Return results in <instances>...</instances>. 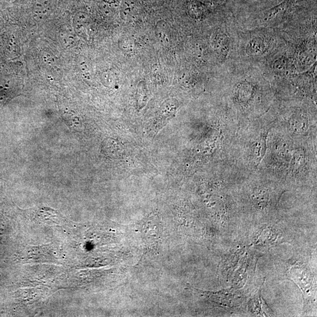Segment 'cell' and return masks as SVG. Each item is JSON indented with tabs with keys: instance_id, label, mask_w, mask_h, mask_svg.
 I'll list each match as a JSON object with an SVG mask.
<instances>
[{
	"instance_id": "obj_1",
	"label": "cell",
	"mask_w": 317,
	"mask_h": 317,
	"mask_svg": "<svg viewBox=\"0 0 317 317\" xmlns=\"http://www.w3.org/2000/svg\"><path fill=\"white\" fill-rule=\"evenodd\" d=\"M140 11L137 0H122L120 4L121 17L124 20L130 21L135 18Z\"/></svg>"
},
{
	"instance_id": "obj_2",
	"label": "cell",
	"mask_w": 317,
	"mask_h": 317,
	"mask_svg": "<svg viewBox=\"0 0 317 317\" xmlns=\"http://www.w3.org/2000/svg\"><path fill=\"white\" fill-rule=\"evenodd\" d=\"M269 194L267 191L264 189H257L254 190L252 195V199L255 205L260 206V208H264L267 205Z\"/></svg>"
},
{
	"instance_id": "obj_3",
	"label": "cell",
	"mask_w": 317,
	"mask_h": 317,
	"mask_svg": "<svg viewBox=\"0 0 317 317\" xmlns=\"http://www.w3.org/2000/svg\"><path fill=\"white\" fill-rule=\"evenodd\" d=\"M291 125H292L294 131L299 132V133L306 131L307 127H308L306 119L301 117V116L293 119Z\"/></svg>"
},
{
	"instance_id": "obj_4",
	"label": "cell",
	"mask_w": 317,
	"mask_h": 317,
	"mask_svg": "<svg viewBox=\"0 0 317 317\" xmlns=\"http://www.w3.org/2000/svg\"><path fill=\"white\" fill-rule=\"evenodd\" d=\"M156 33L158 40H160L161 43L166 44L169 43V36H168L166 29L163 27V24H161V22H159L157 25Z\"/></svg>"
},
{
	"instance_id": "obj_5",
	"label": "cell",
	"mask_w": 317,
	"mask_h": 317,
	"mask_svg": "<svg viewBox=\"0 0 317 317\" xmlns=\"http://www.w3.org/2000/svg\"><path fill=\"white\" fill-rule=\"evenodd\" d=\"M287 5V2L286 1L281 3L280 5L276 6V7L271 9V10L268 11L265 15V18L266 19L272 18L275 15L279 14L281 11H283L286 8Z\"/></svg>"
},
{
	"instance_id": "obj_6",
	"label": "cell",
	"mask_w": 317,
	"mask_h": 317,
	"mask_svg": "<svg viewBox=\"0 0 317 317\" xmlns=\"http://www.w3.org/2000/svg\"><path fill=\"white\" fill-rule=\"evenodd\" d=\"M247 47V50L249 51L250 53H257L261 50V45H262L261 41L259 39H255L253 41H251L250 44H248Z\"/></svg>"
}]
</instances>
